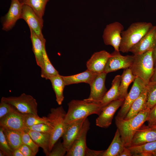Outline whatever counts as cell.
Wrapping results in <instances>:
<instances>
[{
    "instance_id": "1",
    "label": "cell",
    "mask_w": 156,
    "mask_h": 156,
    "mask_svg": "<svg viewBox=\"0 0 156 156\" xmlns=\"http://www.w3.org/2000/svg\"><path fill=\"white\" fill-rule=\"evenodd\" d=\"M68 109L65 119L66 124L85 118L91 114H100L102 107L99 102L84 99L73 100L68 103Z\"/></svg>"
},
{
    "instance_id": "2",
    "label": "cell",
    "mask_w": 156,
    "mask_h": 156,
    "mask_svg": "<svg viewBox=\"0 0 156 156\" xmlns=\"http://www.w3.org/2000/svg\"><path fill=\"white\" fill-rule=\"evenodd\" d=\"M150 110L149 109H145L134 117L127 120L115 118L116 125L125 147L130 146L135 133L147 120Z\"/></svg>"
},
{
    "instance_id": "3",
    "label": "cell",
    "mask_w": 156,
    "mask_h": 156,
    "mask_svg": "<svg viewBox=\"0 0 156 156\" xmlns=\"http://www.w3.org/2000/svg\"><path fill=\"white\" fill-rule=\"evenodd\" d=\"M150 22H139L132 23L121 33V40L119 51L128 53L137 44L153 26Z\"/></svg>"
},
{
    "instance_id": "4",
    "label": "cell",
    "mask_w": 156,
    "mask_h": 156,
    "mask_svg": "<svg viewBox=\"0 0 156 156\" xmlns=\"http://www.w3.org/2000/svg\"><path fill=\"white\" fill-rule=\"evenodd\" d=\"M129 68L134 75L141 79L147 85L154 70L153 50L134 55L133 60Z\"/></svg>"
},
{
    "instance_id": "5",
    "label": "cell",
    "mask_w": 156,
    "mask_h": 156,
    "mask_svg": "<svg viewBox=\"0 0 156 156\" xmlns=\"http://www.w3.org/2000/svg\"><path fill=\"white\" fill-rule=\"evenodd\" d=\"M66 114L62 106H61L51 108L50 113L47 117V124L51 129L49 152L64 133L66 125L65 122Z\"/></svg>"
},
{
    "instance_id": "6",
    "label": "cell",
    "mask_w": 156,
    "mask_h": 156,
    "mask_svg": "<svg viewBox=\"0 0 156 156\" xmlns=\"http://www.w3.org/2000/svg\"><path fill=\"white\" fill-rule=\"evenodd\" d=\"M1 100L11 104L21 113L38 115L37 103L31 95L23 93L17 97H2Z\"/></svg>"
},
{
    "instance_id": "7",
    "label": "cell",
    "mask_w": 156,
    "mask_h": 156,
    "mask_svg": "<svg viewBox=\"0 0 156 156\" xmlns=\"http://www.w3.org/2000/svg\"><path fill=\"white\" fill-rule=\"evenodd\" d=\"M146 86L141 79L136 77L130 91L125 98L123 103L115 118L124 119L132 103L143 92Z\"/></svg>"
},
{
    "instance_id": "8",
    "label": "cell",
    "mask_w": 156,
    "mask_h": 156,
    "mask_svg": "<svg viewBox=\"0 0 156 156\" xmlns=\"http://www.w3.org/2000/svg\"><path fill=\"white\" fill-rule=\"evenodd\" d=\"M90 123L86 118L71 147L67 151L66 156H85L87 148L86 144L87 133L90 128Z\"/></svg>"
},
{
    "instance_id": "9",
    "label": "cell",
    "mask_w": 156,
    "mask_h": 156,
    "mask_svg": "<svg viewBox=\"0 0 156 156\" xmlns=\"http://www.w3.org/2000/svg\"><path fill=\"white\" fill-rule=\"evenodd\" d=\"M124 29L123 25L118 22H115L107 25L103 31V35L105 44L112 46L114 50L119 51L121 33Z\"/></svg>"
},
{
    "instance_id": "10",
    "label": "cell",
    "mask_w": 156,
    "mask_h": 156,
    "mask_svg": "<svg viewBox=\"0 0 156 156\" xmlns=\"http://www.w3.org/2000/svg\"><path fill=\"white\" fill-rule=\"evenodd\" d=\"M124 99H118L103 107L100 114L96 119V125L103 128H108L112 123L116 112L122 105Z\"/></svg>"
},
{
    "instance_id": "11",
    "label": "cell",
    "mask_w": 156,
    "mask_h": 156,
    "mask_svg": "<svg viewBox=\"0 0 156 156\" xmlns=\"http://www.w3.org/2000/svg\"><path fill=\"white\" fill-rule=\"evenodd\" d=\"M120 51H114L111 54L104 72L106 74L120 69L129 68L134 59V55L123 56Z\"/></svg>"
},
{
    "instance_id": "12",
    "label": "cell",
    "mask_w": 156,
    "mask_h": 156,
    "mask_svg": "<svg viewBox=\"0 0 156 156\" xmlns=\"http://www.w3.org/2000/svg\"><path fill=\"white\" fill-rule=\"evenodd\" d=\"M0 126L20 132H26L28 129L25 125L23 114L19 112L14 107L11 112L0 118Z\"/></svg>"
},
{
    "instance_id": "13",
    "label": "cell",
    "mask_w": 156,
    "mask_h": 156,
    "mask_svg": "<svg viewBox=\"0 0 156 156\" xmlns=\"http://www.w3.org/2000/svg\"><path fill=\"white\" fill-rule=\"evenodd\" d=\"M21 19L27 23L29 28L31 29L42 40L44 39L42 33L43 20L41 19L29 6L23 4Z\"/></svg>"
},
{
    "instance_id": "14",
    "label": "cell",
    "mask_w": 156,
    "mask_h": 156,
    "mask_svg": "<svg viewBox=\"0 0 156 156\" xmlns=\"http://www.w3.org/2000/svg\"><path fill=\"white\" fill-rule=\"evenodd\" d=\"M19 0H11L7 13L2 18V29L7 31L12 29L17 21L21 19L23 5Z\"/></svg>"
},
{
    "instance_id": "15",
    "label": "cell",
    "mask_w": 156,
    "mask_h": 156,
    "mask_svg": "<svg viewBox=\"0 0 156 156\" xmlns=\"http://www.w3.org/2000/svg\"><path fill=\"white\" fill-rule=\"evenodd\" d=\"M156 43V26H153L129 52L134 55L143 53L153 50Z\"/></svg>"
},
{
    "instance_id": "16",
    "label": "cell",
    "mask_w": 156,
    "mask_h": 156,
    "mask_svg": "<svg viewBox=\"0 0 156 156\" xmlns=\"http://www.w3.org/2000/svg\"><path fill=\"white\" fill-rule=\"evenodd\" d=\"M106 75L104 72L96 74L89 84L90 92L87 99L100 102L107 91L105 86Z\"/></svg>"
},
{
    "instance_id": "17",
    "label": "cell",
    "mask_w": 156,
    "mask_h": 156,
    "mask_svg": "<svg viewBox=\"0 0 156 156\" xmlns=\"http://www.w3.org/2000/svg\"><path fill=\"white\" fill-rule=\"evenodd\" d=\"M110 55L105 50L94 53L86 63L87 69L96 73L103 72Z\"/></svg>"
},
{
    "instance_id": "18",
    "label": "cell",
    "mask_w": 156,
    "mask_h": 156,
    "mask_svg": "<svg viewBox=\"0 0 156 156\" xmlns=\"http://www.w3.org/2000/svg\"><path fill=\"white\" fill-rule=\"evenodd\" d=\"M86 118L79 119L68 124H66V128L62 136V143L67 150L71 147L74 140L78 134Z\"/></svg>"
},
{
    "instance_id": "19",
    "label": "cell",
    "mask_w": 156,
    "mask_h": 156,
    "mask_svg": "<svg viewBox=\"0 0 156 156\" xmlns=\"http://www.w3.org/2000/svg\"><path fill=\"white\" fill-rule=\"evenodd\" d=\"M155 140L156 130L143 124L135 133L130 146L142 145Z\"/></svg>"
},
{
    "instance_id": "20",
    "label": "cell",
    "mask_w": 156,
    "mask_h": 156,
    "mask_svg": "<svg viewBox=\"0 0 156 156\" xmlns=\"http://www.w3.org/2000/svg\"><path fill=\"white\" fill-rule=\"evenodd\" d=\"M31 39L32 46V50L34 54L37 65L41 69L44 67V60L43 52V41L31 29L29 28Z\"/></svg>"
},
{
    "instance_id": "21",
    "label": "cell",
    "mask_w": 156,
    "mask_h": 156,
    "mask_svg": "<svg viewBox=\"0 0 156 156\" xmlns=\"http://www.w3.org/2000/svg\"><path fill=\"white\" fill-rule=\"evenodd\" d=\"M97 74L87 69L83 72L73 75L61 76L66 86L81 83L90 84Z\"/></svg>"
},
{
    "instance_id": "22",
    "label": "cell",
    "mask_w": 156,
    "mask_h": 156,
    "mask_svg": "<svg viewBox=\"0 0 156 156\" xmlns=\"http://www.w3.org/2000/svg\"><path fill=\"white\" fill-rule=\"evenodd\" d=\"M31 136L35 143L43 150L46 156L49 153L51 134L28 129L26 132Z\"/></svg>"
},
{
    "instance_id": "23",
    "label": "cell",
    "mask_w": 156,
    "mask_h": 156,
    "mask_svg": "<svg viewBox=\"0 0 156 156\" xmlns=\"http://www.w3.org/2000/svg\"><path fill=\"white\" fill-rule=\"evenodd\" d=\"M121 75H116L112 81V86L107 92L100 101L102 107L113 101L119 99V87L121 80Z\"/></svg>"
},
{
    "instance_id": "24",
    "label": "cell",
    "mask_w": 156,
    "mask_h": 156,
    "mask_svg": "<svg viewBox=\"0 0 156 156\" xmlns=\"http://www.w3.org/2000/svg\"><path fill=\"white\" fill-rule=\"evenodd\" d=\"M146 87L140 96L133 102L127 114L124 118L125 120L131 118L142 110L146 109Z\"/></svg>"
},
{
    "instance_id": "25",
    "label": "cell",
    "mask_w": 156,
    "mask_h": 156,
    "mask_svg": "<svg viewBox=\"0 0 156 156\" xmlns=\"http://www.w3.org/2000/svg\"><path fill=\"white\" fill-rule=\"evenodd\" d=\"M125 147L117 129L110 145L107 150L104 151L103 156H119Z\"/></svg>"
},
{
    "instance_id": "26",
    "label": "cell",
    "mask_w": 156,
    "mask_h": 156,
    "mask_svg": "<svg viewBox=\"0 0 156 156\" xmlns=\"http://www.w3.org/2000/svg\"><path fill=\"white\" fill-rule=\"evenodd\" d=\"M121 77L119 99H125L128 93L127 90L129 86L134 82L136 77L133 74L130 68L124 69Z\"/></svg>"
},
{
    "instance_id": "27",
    "label": "cell",
    "mask_w": 156,
    "mask_h": 156,
    "mask_svg": "<svg viewBox=\"0 0 156 156\" xmlns=\"http://www.w3.org/2000/svg\"><path fill=\"white\" fill-rule=\"evenodd\" d=\"M46 40L43 41V52L44 67L41 69V76L46 79H49L51 77L59 74L51 63L47 54L45 48Z\"/></svg>"
},
{
    "instance_id": "28",
    "label": "cell",
    "mask_w": 156,
    "mask_h": 156,
    "mask_svg": "<svg viewBox=\"0 0 156 156\" xmlns=\"http://www.w3.org/2000/svg\"><path fill=\"white\" fill-rule=\"evenodd\" d=\"M49 80L55 94L56 101L59 105H61L64 99L63 91L66 86L64 81L59 74L51 77Z\"/></svg>"
},
{
    "instance_id": "29",
    "label": "cell",
    "mask_w": 156,
    "mask_h": 156,
    "mask_svg": "<svg viewBox=\"0 0 156 156\" xmlns=\"http://www.w3.org/2000/svg\"><path fill=\"white\" fill-rule=\"evenodd\" d=\"M2 128L6 139L11 148L14 151L19 148L23 144L21 132Z\"/></svg>"
},
{
    "instance_id": "30",
    "label": "cell",
    "mask_w": 156,
    "mask_h": 156,
    "mask_svg": "<svg viewBox=\"0 0 156 156\" xmlns=\"http://www.w3.org/2000/svg\"><path fill=\"white\" fill-rule=\"evenodd\" d=\"M24 4L31 7L42 19L44 13L46 4L49 0H19Z\"/></svg>"
},
{
    "instance_id": "31",
    "label": "cell",
    "mask_w": 156,
    "mask_h": 156,
    "mask_svg": "<svg viewBox=\"0 0 156 156\" xmlns=\"http://www.w3.org/2000/svg\"><path fill=\"white\" fill-rule=\"evenodd\" d=\"M127 148L130 150L133 156L143 152L149 153L151 156H153V153L156 151V140L142 145Z\"/></svg>"
},
{
    "instance_id": "32",
    "label": "cell",
    "mask_w": 156,
    "mask_h": 156,
    "mask_svg": "<svg viewBox=\"0 0 156 156\" xmlns=\"http://www.w3.org/2000/svg\"><path fill=\"white\" fill-rule=\"evenodd\" d=\"M146 91V108L151 109L156 104V83L149 82Z\"/></svg>"
},
{
    "instance_id": "33",
    "label": "cell",
    "mask_w": 156,
    "mask_h": 156,
    "mask_svg": "<svg viewBox=\"0 0 156 156\" xmlns=\"http://www.w3.org/2000/svg\"><path fill=\"white\" fill-rule=\"evenodd\" d=\"M23 115L25 125L27 128L39 123H47V122L46 116L40 117L38 115L31 114H23Z\"/></svg>"
},
{
    "instance_id": "34",
    "label": "cell",
    "mask_w": 156,
    "mask_h": 156,
    "mask_svg": "<svg viewBox=\"0 0 156 156\" xmlns=\"http://www.w3.org/2000/svg\"><path fill=\"white\" fill-rule=\"evenodd\" d=\"M0 149L5 156H13L14 151L10 146L3 128L0 127Z\"/></svg>"
},
{
    "instance_id": "35",
    "label": "cell",
    "mask_w": 156,
    "mask_h": 156,
    "mask_svg": "<svg viewBox=\"0 0 156 156\" xmlns=\"http://www.w3.org/2000/svg\"><path fill=\"white\" fill-rule=\"evenodd\" d=\"M23 144L28 146L36 155L38 151L39 146L35 143L30 135L24 131L21 132Z\"/></svg>"
},
{
    "instance_id": "36",
    "label": "cell",
    "mask_w": 156,
    "mask_h": 156,
    "mask_svg": "<svg viewBox=\"0 0 156 156\" xmlns=\"http://www.w3.org/2000/svg\"><path fill=\"white\" fill-rule=\"evenodd\" d=\"M52 150L49 153L47 156H63L67 152V150L63 145L62 143L59 142L53 146Z\"/></svg>"
},
{
    "instance_id": "37",
    "label": "cell",
    "mask_w": 156,
    "mask_h": 156,
    "mask_svg": "<svg viewBox=\"0 0 156 156\" xmlns=\"http://www.w3.org/2000/svg\"><path fill=\"white\" fill-rule=\"evenodd\" d=\"M28 129L40 132L46 133L51 134V127L46 123H41L29 127Z\"/></svg>"
},
{
    "instance_id": "38",
    "label": "cell",
    "mask_w": 156,
    "mask_h": 156,
    "mask_svg": "<svg viewBox=\"0 0 156 156\" xmlns=\"http://www.w3.org/2000/svg\"><path fill=\"white\" fill-rule=\"evenodd\" d=\"M14 107L11 104L1 100L0 103V118L11 112Z\"/></svg>"
},
{
    "instance_id": "39",
    "label": "cell",
    "mask_w": 156,
    "mask_h": 156,
    "mask_svg": "<svg viewBox=\"0 0 156 156\" xmlns=\"http://www.w3.org/2000/svg\"><path fill=\"white\" fill-rule=\"evenodd\" d=\"M147 121L150 127L156 125V104L150 109Z\"/></svg>"
},
{
    "instance_id": "40",
    "label": "cell",
    "mask_w": 156,
    "mask_h": 156,
    "mask_svg": "<svg viewBox=\"0 0 156 156\" xmlns=\"http://www.w3.org/2000/svg\"><path fill=\"white\" fill-rule=\"evenodd\" d=\"M24 156H35L36 155L31 149L27 145L23 144L19 148Z\"/></svg>"
},
{
    "instance_id": "41",
    "label": "cell",
    "mask_w": 156,
    "mask_h": 156,
    "mask_svg": "<svg viewBox=\"0 0 156 156\" xmlns=\"http://www.w3.org/2000/svg\"><path fill=\"white\" fill-rule=\"evenodd\" d=\"M104 151L92 150L87 147L85 156H103Z\"/></svg>"
},
{
    "instance_id": "42",
    "label": "cell",
    "mask_w": 156,
    "mask_h": 156,
    "mask_svg": "<svg viewBox=\"0 0 156 156\" xmlns=\"http://www.w3.org/2000/svg\"><path fill=\"white\" fill-rule=\"evenodd\" d=\"M132 154L130 150L127 147H125L119 156H131Z\"/></svg>"
},
{
    "instance_id": "43",
    "label": "cell",
    "mask_w": 156,
    "mask_h": 156,
    "mask_svg": "<svg viewBox=\"0 0 156 156\" xmlns=\"http://www.w3.org/2000/svg\"><path fill=\"white\" fill-rule=\"evenodd\" d=\"M150 82L156 83V61L154 64L153 73L150 79Z\"/></svg>"
},
{
    "instance_id": "44",
    "label": "cell",
    "mask_w": 156,
    "mask_h": 156,
    "mask_svg": "<svg viewBox=\"0 0 156 156\" xmlns=\"http://www.w3.org/2000/svg\"><path fill=\"white\" fill-rule=\"evenodd\" d=\"M13 156H24V155L21 151L18 148L14 151Z\"/></svg>"
},
{
    "instance_id": "45",
    "label": "cell",
    "mask_w": 156,
    "mask_h": 156,
    "mask_svg": "<svg viewBox=\"0 0 156 156\" xmlns=\"http://www.w3.org/2000/svg\"><path fill=\"white\" fill-rule=\"evenodd\" d=\"M153 56L155 64L156 61V43L155 47L153 50Z\"/></svg>"
},
{
    "instance_id": "46",
    "label": "cell",
    "mask_w": 156,
    "mask_h": 156,
    "mask_svg": "<svg viewBox=\"0 0 156 156\" xmlns=\"http://www.w3.org/2000/svg\"><path fill=\"white\" fill-rule=\"evenodd\" d=\"M0 156H5V154H4V153L1 151H0Z\"/></svg>"
},
{
    "instance_id": "47",
    "label": "cell",
    "mask_w": 156,
    "mask_h": 156,
    "mask_svg": "<svg viewBox=\"0 0 156 156\" xmlns=\"http://www.w3.org/2000/svg\"><path fill=\"white\" fill-rule=\"evenodd\" d=\"M152 129L156 130V125L152 127H150Z\"/></svg>"
},
{
    "instance_id": "48",
    "label": "cell",
    "mask_w": 156,
    "mask_h": 156,
    "mask_svg": "<svg viewBox=\"0 0 156 156\" xmlns=\"http://www.w3.org/2000/svg\"><path fill=\"white\" fill-rule=\"evenodd\" d=\"M153 156H156V151L153 153Z\"/></svg>"
}]
</instances>
